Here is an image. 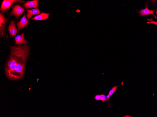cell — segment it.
I'll list each match as a JSON object with an SVG mask.
<instances>
[{"label": "cell", "instance_id": "obj_1", "mask_svg": "<svg viewBox=\"0 0 157 117\" xmlns=\"http://www.w3.org/2000/svg\"><path fill=\"white\" fill-rule=\"evenodd\" d=\"M10 53L5 68L7 77L17 80L23 76L25 67L29 54L28 46H10Z\"/></svg>", "mask_w": 157, "mask_h": 117}, {"label": "cell", "instance_id": "obj_2", "mask_svg": "<svg viewBox=\"0 0 157 117\" xmlns=\"http://www.w3.org/2000/svg\"><path fill=\"white\" fill-rule=\"evenodd\" d=\"M149 3V1H148L145 2V8L144 9H141L139 10H137V12L139 14V16H143L148 15H153L154 18L157 19V17L154 13V12L157 10V8L155 10L149 9L147 7Z\"/></svg>", "mask_w": 157, "mask_h": 117}, {"label": "cell", "instance_id": "obj_3", "mask_svg": "<svg viewBox=\"0 0 157 117\" xmlns=\"http://www.w3.org/2000/svg\"><path fill=\"white\" fill-rule=\"evenodd\" d=\"M16 2L24 3L25 1L18 0H5L3 1L0 8L1 13H3L5 11L8 9L14 3Z\"/></svg>", "mask_w": 157, "mask_h": 117}, {"label": "cell", "instance_id": "obj_4", "mask_svg": "<svg viewBox=\"0 0 157 117\" xmlns=\"http://www.w3.org/2000/svg\"><path fill=\"white\" fill-rule=\"evenodd\" d=\"M12 8V11L10 13V15H14L17 18L25 11L20 5L18 4L14 6Z\"/></svg>", "mask_w": 157, "mask_h": 117}, {"label": "cell", "instance_id": "obj_5", "mask_svg": "<svg viewBox=\"0 0 157 117\" xmlns=\"http://www.w3.org/2000/svg\"><path fill=\"white\" fill-rule=\"evenodd\" d=\"M0 36L4 37L5 27L7 19L1 12L0 13Z\"/></svg>", "mask_w": 157, "mask_h": 117}, {"label": "cell", "instance_id": "obj_6", "mask_svg": "<svg viewBox=\"0 0 157 117\" xmlns=\"http://www.w3.org/2000/svg\"><path fill=\"white\" fill-rule=\"evenodd\" d=\"M28 21L26 17V14L25 13L23 17L21 18L20 21L17 23V26L18 32L21 29L26 26L28 24Z\"/></svg>", "mask_w": 157, "mask_h": 117}, {"label": "cell", "instance_id": "obj_7", "mask_svg": "<svg viewBox=\"0 0 157 117\" xmlns=\"http://www.w3.org/2000/svg\"><path fill=\"white\" fill-rule=\"evenodd\" d=\"M38 0H35L26 2L23 6L26 9L36 8L38 6Z\"/></svg>", "mask_w": 157, "mask_h": 117}, {"label": "cell", "instance_id": "obj_8", "mask_svg": "<svg viewBox=\"0 0 157 117\" xmlns=\"http://www.w3.org/2000/svg\"><path fill=\"white\" fill-rule=\"evenodd\" d=\"M15 21L11 20L8 27V30L12 36L15 35L17 33V29L15 26Z\"/></svg>", "mask_w": 157, "mask_h": 117}, {"label": "cell", "instance_id": "obj_9", "mask_svg": "<svg viewBox=\"0 0 157 117\" xmlns=\"http://www.w3.org/2000/svg\"><path fill=\"white\" fill-rule=\"evenodd\" d=\"M15 39L16 41L15 44L16 45L19 44L25 45L27 43V42L24 37L23 34L17 35L15 37Z\"/></svg>", "mask_w": 157, "mask_h": 117}, {"label": "cell", "instance_id": "obj_10", "mask_svg": "<svg viewBox=\"0 0 157 117\" xmlns=\"http://www.w3.org/2000/svg\"><path fill=\"white\" fill-rule=\"evenodd\" d=\"M50 14L42 13L39 15L35 16L34 18H32V20H43L49 18V16Z\"/></svg>", "mask_w": 157, "mask_h": 117}, {"label": "cell", "instance_id": "obj_11", "mask_svg": "<svg viewBox=\"0 0 157 117\" xmlns=\"http://www.w3.org/2000/svg\"><path fill=\"white\" fill-rule=\"evenodd\" d=\"M27 11V18L28 19L31 18L33 15L38 14L40 12L39 9L38 8L34 9L31 10L28 9Z\"/></svg>", "mask_w": 157, "mask_h": 117}, {"label": "cell", "instance_id": "obj_12", "mask_svg": "<svg viewBox=\"0 0 157 117\" xmlns=\"http://www.w3.org/2000/svg\"><path fill=\"white\" fill-rule=\"evenodd\" d=\"M119 86H114L112 89L110 91L108 95L110 96L112 95Z\"/></svg>", "mask_w": 157, "mask_h": 117}, {"label": "cell", "instance_id": "obj_13", "mask_svg": "<svg viewBox=\"0 0 157 117\" xmlns=\"http://www.w3.org/2000/svg\"><path fill=\"white\" fill-rule=\"evenodd\" d=\"M100 100L105 102L107 100L106 98V96L104 94L99 95Z\"/></svg>", "mask_w": 157, "mask_h": 117}, {"label": "cell", "instance_id": "obj_14", "mask_svg": "<svg viewBox=\"0 0 157 117\" xmlns=\"http://www.w3.org/2000/svg\"><path fill=\"white\" fill-rule=\"evenodd\" d=\"M94 99L97 100H100L99 95H96L94 97Z\"/></svg>", "mask_w": 157, "mask_h": 117}, {"label": "cell", "instance_id": "obj_15", "mask_svg": "<svg viewBox=\"0 0 157 117\" xmlns=\"http://www.w3.org/2000/svg\"><path fill=\"white\" fill-rule=\"evenodd\" d=\"M110 96L109 95H108L107 96H106V99L107 100H108L109 99V98L110 97Z\"/></svg>", "mask_w": 157, "mask_h": 117}]
</instances>
